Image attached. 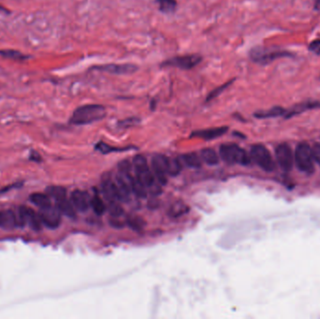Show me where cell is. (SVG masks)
Wrapping results in <instances>:
<instances>
[{
	"label": "cell",
	"instance_id": "cell-23",
	"mask_svg": "<svg viewBox=\"0 0 320 319\" xmlns=\"http://www.w3.org/2000/svg\"><path fill=\"white\" fill-rule=\"evenodd\" d=\"M181 160H182V163L185 164L188 168H198L202 167V159L194 153L183 155Z\"/></svg>",
	"mask_w": 320,
	"mask_h": 319
},
{
	"label": "cell",
	"instance_id": "cell-26",
	"mask_svg": "<svg viewBox=\"0 0 320 319\" xmlns=\"http://www.w3.org/2000/svg\"><path fill=\"white\" fill-rule=\"evenodd\" d=\"M30 201L36 206L43 208L51 205L50 197L47 194L35 193L30 196Z\"/></svg>",
	"mask_w": 320,
	"mask_h": 319
},
{
	"label": "cell",
	"instance_id": "cell-34",
	"mask_svg": "<svg viewBox=\"0 0 320 319\" xmlns=\"http://www.w3.org/2000/svg\"><path fill=\"white\" fill-rule=\"evenodd\" d=\"M311 150L314 161L320 166V143H315L312 146Z\"/></svg>",
	"mask_w": 320,
	"mask_h": 319
},
{
	"label": "cell",
	"instance_id": "cell-15",
	"mask_svg": "<svg viewBox=\"0 0 320 319\" xmlns=\"http://www.w3.org/2000/svg\"><path fill=\"white\" fill-rule=\"evenodd\" d=\"M227 129H228L227 126H220V127L202 129V130L194 131L193 134L191 135V137H198V138H201V139H203L205 141H211V140H214L216 138H219V137L226 134Z\"/></svg>",
	"mask_w": 320,
	"mask_h": 319
},
{
	"label": "cell",
	"instance_id": "cell-18",
	"mask_svg": "<svg viewBox=\"0 0 320 319\" xmlns=\"http://www.w3.org/2000/svg\"><path fill=\"white\" fill-rule=\"evenodd\" d=\"M286 109L280 106H274L269 109L259 110L254 113V116L258 119H268V118L279 117L286 114Z\"/></svg>",
	"mask_w": 320,
	"mask_h": 319
},
{
	"label": "cell",
	"instance_id": "cell-29",
	"mask_svg": "<svg viewBox=\"0 0 320 319\" xmlns=\"http://www.w3.org/2000/svg\"><path fill=\"white\" fill-rule=\"evenodd\" d=\"M126 224L133 230H142L145 226V221L140 216L130 215L126 218Z\"/></svg>",
	"mask_w": 320,
	"mask_h": 319
},
{
	"label": "cell",
	"instance_id": "cell-4",
	"mask_svg": "<svg viewBox=\"0 0 320 319\" xmlns=\"http://www.w3.org/2000/svg\"><path fill=\"white\" fill-rule=\"evenodd\" d=\"M294 162L298 168L306 174H312L315 170L314 159L312 156L310 145L307 143H299L296 147L294 154Z\"/></svg>",
	"mask_w": 320,
	"mask_h": 319
},
{
	"label": "cell",
	"instance_id": "cell-25",
	"mask_svg": "<svg viewBox=\"0 0 320 319\" xmlns=\"http://www.w3.org/2000/svg\"><path fill=\"white\" fill-rule=\"evenodd\" d=\"M46 194L53 200H55V202L63 200L66 198L67 196V191L64 187L62 186H57V185H53V186H49L46 189Z\"/></svg>",
	"mask_w": 320,
	"mask_h": 319
},
{
	"label": "cell",
	"instance_id": "cell-13",
	"mask_svg": "<svg viewBox=\"0 0 320 319\" xmlns=\"http://www.w3.org/2000/svg\"><path fill=\"white\" fill-rule=\"evenodd\" d=\"M320 108V102L317 101H307L301 102L293 106L290 109H286V114L284 115L286 119L294 117L295 115L301 114L304 111Z\"/></svg>",
	"mask_w": 320,
	"mask_h": 319
},
{
	"label": "cell",
	"instance_id": "cell-30",
	"mask_svg": "<svg viewBox=\"0 0 320 319\" xmlns=\"http://www.w3.org/2000/svg\"><path fill=\"white\" fill-rule=\"evenodd\" d=\"M182 164L176 159H168V175L175 177L181 172Z\"/></svg>",
	"mask_w": 320,
	"mask_h": 319
},
{
	"label": "cell",
	"instance_id": "cell-9",
	"mask_svg": "<svg viewBox=\"0 0 320 319\" xmlns=\"http://www.w3.org/2000/svg\"><path fill=\"white\" fill-rule=\"evenodd\" d=\"M275 158L278 165L284 171H290L294 164V155L287 143H280L275 148Z\"/></svg>",
	"mask_w": 320,
	"mask_h": 319
},
{
	"label": "cell",
	"instance_id": "cell-11",
	"mask_svg": "<svg viewBox=\"0 0 320 319\" xmlns=\"http://www.w3.org/2000/svg\"><path fill=\"white\" fill-rule=\"evenodd\" d=\"M152 168L159 184L166 185L168 176V158L163 155H156L152 159Z\"/></svg>",
	"mask_w": 320,
	"mask_h": 319
},
{
	"label": "cell",
	"instance_id": "cell-38",
	"mask_svg": "<svg viewBox=\"0 0 320 319\" xmlns=\"http://www.w3.org/2000/svg\"><path fill=\"white\" fill-rule=\"evenodd\" d=\"M0 10H5V9H4V8H2V7L0 6Z\"/></svg>",
	"mask_w": 320,
	"mask_h": 319
},
{
	"label": "cell",
	"instance_id": "cell-17",
	"mask_svg": "<svg viewBox=\"0 0 320 319\" xmlns=\"http://www.w3.org/2000/svg\"><path fill=\"white\" fill-rule=\"evenodd\" d=\"M102 193L109 202H120L119 191L116 184L109 179H106L101 184Z\"/></svg>",
	"mask_w": 320,
	"mask_h": 319
},
{
	"label": "cell",
	"instance_id": "cell-37",
	"mask_svg": "<svg viewBox=\"0 0 320 319\" xmlns=\"http://www.w3.org/2000/svg\"><path fill=\"white\" fill-rule=\"evenodd\" d=\"M314 8L317 10H320V0H314Z\"/></svg>",
	"mask_w": 320,
	"mask_h": 319
},
{
	"label": "cell",
	"instance_id": "cell-10",
	"mask_svg": "<svg viewBox=\"0 0 320 319\" xmlns=\"http://www.w3.org/2000/svg\"><path fill=\"white\" fill-rule=\"evenodd\" d=\"M39 216L42 224L49 228H56L61 223V213L57 207L49 206L40 208Z\"/></svg>",
	"mask_w": 320,
	"mask_h": 319
},
{
	"label": "cell",
	"instance_id": "cell-33",
	"mask_svg": "<svg viewBox=\"0 0 320 319\" xmlns=\"http://www.w3.org/2000/svg\"><path fill=\"white\" fill-rule=\"evenodd\" d=\"M140 118L138 117H130L126 118L125 120H122L118 123V126L121 127H130V126H134L138 125L140 123Z\"/></svg>",
	"mask_w": 320,
	"mask_h": 319
},
{
	"label": "cell",
	"instance_id": "cell-27",
	"mask_svg": "<svg viewBox=\"0 0 320 319\" xmlns=\"http://www.w3.org/2000/svg\"><path fill=\"white\" fill-rule=\"evenodd\" d=\"M146 186L143 185L141 181H139L137 178H133L132 184H131V192L134 193L138 198L143 199L147 195Z\"/></svg>",
	"mask_w": 320,
	"mask_h": 319
},
{
	"label": "cell",
	"instance_id": "cell-28",
	"mask_svg": "<svg viewBox=\"0 0 320 319\" xmlns=\"http://www.w3.org/2000/svg\"><path fill=\"white\" fill-rule=\"evenodd\" d=\"M90 207H92L93 211L98 215L103 214L106 211V206L104 202L98 195L94 196L92 199H90Z\"/></svg>",
	"mask_w": 320,
	"mask_h": 319
},
{
	"label": "cell",
	"instance_id": "cell-31",
	"mask_svg": "<svg viewBox=\"0 0 320 319\" xmlns=\"http://www.w3.org/2000/svg\"><path fill=\"white\" fill-rule=\"evenodd\" d=\"M0 55L5 58L11 60H25L28 58L27 55H25L23 53H20L15 50H0Z\"/></svg>",
	"mask_w": 320,
	"mask_h": 319
},
{
	"label": "cell",
	"instance_id": "cell-12",
	"mask_svg": "<svg viewBox=\"0 0 320 319\" xmlns=\"http://www.w3.org/2000/svg\"><path fill=\"white\" fill-rule=\"evenodd\" d=\"M21 227H24L25 224H28L29 227H32L35 230H39L42 227V221L34 210L26 207H21L19 209V213H17Z\"/></svg>",
	"mask_w": 320,
	"mask_h": 319
},
{
	"label": "cell",
	"instance_id": "cell-16",
	"mask_svg": "<svg viewBox=\"0 0 320 319\" xmlns=\"http://www.w3.org/2000/svg\"><path fill=\"white\" fill-rule=\"evenodd\" d=\"M0 227L4 229H13L20 227L18 215L13 211L4 210L0 212Z\"/></svg>",
	"mask_w": 320,
	"mask_h": 319
},
{
	"label": "cell",
	"instance_id": "cell-14",
	"mask_svg": "<svg viewBox=\"0 0 320 319\" xmlns=\"http://www.w3.org/2000/svg\"><path fill=\"white\" fill-rule=\"evenodd\" d=\"M70 202H72L76 210L82 213L86 212L90 207V198L87 193L82 190H74L71 194Z\"/></svg>",
	"mask_w": 320,
	"mask_h": 319
},
{
	"label": "cell",
	"instance_id": "cell-24",
	"mask_svg": "<svg viewBox=\"0 0 320 319\" xmlns=\"http://www.w3.org/2000/svg\"><path fill=\"white\" fill-rule=\"evenodd\" d=\"M235 81L236 79H231V80L227 81V83L221 84V85L218 86V87H216V88H214L213 90H212V91L208 94V96L206 97L205 102H206V103H208V102H210V101H213L214 99H216V98L219 97L222 93H224V91H226L228 87H230Z\"/></svg>",
	"mask_w": 320,
	"mask_h": 319
},
{
	"label": "cell",
	"instance_id": "cell-21",
	"mask_svg": "<svg viewBox=\"0 0 320 319\" xmlns=\"http://www.w3.org/2000/svg\"><path fill=\"white\" fill-rule=\"evenodd\" d=\"M159 9L164 14H171L176 11L177 0H155Z\"/></svg>",
	"mask_w": 320,
	"mask_h": 319
},
{
	"label": "cell",
	"instance_id": "cell-2",
	"mask_svg": "<svg viewBox=\"0 0 320 319\" xmlns=\"http://www.w3.org/2000/svg\"><path fill=\"white\" fill-rule=\"evenodd\" d=\"M291 56H293V54L290 52L266 47H256L249 53V57L253 62L260 65H268L277 59Z\"/></svg>",
	"mask_w": 320,
	"mask_h": 319
},
{
	"label": "cell",
	"instance_id": "cell-32",
	"mask_svg": "<svg viewBox=\"0 0 320 319\" xmlns=\"http://www.w3.org/2000/svg\"><path fill=\"white\" fill-rule=\"evenodd\" d=\"M108 211L109 214L113 217H120L124 213V209L121 207L118 202H109Z\"/></svg>",
	"mask_w": 320,
	"mask_h": 319
},
{
	"label": "cell",
	"instance_id": "cell-36",
	"mask_svg": "<svg viewBox=\"0 0 320 319\" xmlns=\"http://www.w3.org/2000/svg\"><path fill=\"white\" fill-rule=\"evenodd\" d=\"M118 167H119V172H122V173H130L131 164L127 160L121 161Z\"/></svg>",
	"mask_w": 320,
	"mask_h": 319
},
{
	"label": "cell",
	"instance_id": "cell-35",
	"mask_svg": "<svg viewBox=\"0 0 320 319\" xmlns=\"http://www.w3.org/2000/svg\"><path fill=\"white\" fill-rule=\"evenodd\" d=\"M308 49L310 52H312L313 53L317 54V55H320V39H317L315 41L309 44L308 46Z\"/></svg>",
	"mask_w": 320,
	"mask_h": 319
},
{
	"label": "cell",
	"instance_id": "cell-8",
	"mask_svg": "<svg viewBox=\"0 0 320 319\" xmlns=\"http://www.w3.org/2000/svg\"><path fill=\"white\" fill-rule=\"evenodd\" d=\"M91 69L101 71V72H106L113 75H130L135 73L139 69V67L135 64H129V63H125V64L111 63V64L95 66L91 67Z\"/></svg>",
	"mask_w": 320,
	"mask_h": 319
},
{
	"label": "cell",
	"instance_id": "cell-20",
	"mask_svg": "<svg viewBox=\"0 0 320 319\" xmlns=\"http://www.w3.org/2000/svg\"><path fill=\"white\" fill-rule=\"evenodd\" d=\"M188 212H189V207L184 202H177L170 205L168 209V215L173 218H177L182 215H185Z\"/></svg>",
	"mask_w": 320,
	"mask_h": 319
},
{
	"label": "cell",
	"instance_id": "cell-6",
	"mask_svg": "<svg viewBox=\"0 0 320 319\" xmlns=\"http://www.w3.org/2000/svg\"><path fill=\"white\" fill-rule=\"evenodd\" d=\"M251 160L265 171L270 172L275 168V163L269 150L262 144H255L250 151Z\"/></svg>",
	"mask_w": 320,
	"mask_h": 319
},
{
	"label": "cell",
	"instance_id": "cell-3",
	"mask_svg": "<svg viewBox=\"0 0 320 319\" xmlns=\"http://www.w3.org/2000/svg\"><path fill=\"white\" fill-rule=\"evenodd\" d=\"M219 153L221 159L228 164H240L246 166L251 162L250 155L234 143H225L221 145Z\"/></svg>",
	"mask_w": 320,
	"mask_h": 319
},
{
	"label": "cell",
	"instance_id": "cell-7",
	"mask_svg": "<svg viewBox=\"0 0 320 319\" xmlns=\"http://www.w3.org/2000/svg\"><path fill=\"white\" fill-rule=\"evenodd\" d=\"M133 167L136 173V178L139 181H141L147 188H149L156 183L155 175L152 173L144 157L141 155L136 156L133 160Z\"/></svg>",
	"mask_w": 320,
	"mask_h": 319
},
{
	"label": "cell",
	"instance_id": "cell-19",
	"mask_svg": "<svg viewBox=\"0 0 320 319\" xmlns=\"http://www.w3.org/2000/svg\"><path fill=\"white\" fill-rule=\"evenodd\" d=\"M56 207L58 208L61 213L67 215L69 218H74L76 216V209L72 202L67 200L66 198L56 202Z\"/></svg>",
	"mask_w": 320,
	"mask_h": 319
},
{
	"label": "cell",
	"instance_id": "cell-22",
	"mask_svg": "<svg viewBox=\"0 0 320 319\" xmlns=\"http://www.w3.org/2000/svg\"><path fill=\"white\" fill-rule=\"evenodd\" d=\"M201 159L209 166L218 165L219 157L214 150L207 148L201 151Z\"/></svg>",
	"mask_w": 320,
	"mask_h": 319
},
{
	"label": "cell",
	"instance_id": "cell-1",
	"mask_svg": "<svg viewBox=\"0 0 320 319\" xmlns=\"http://www.w3.org/2000/svg\"><path fill=\"white\" fill-rule=\"evenodd\" d=\"M107 115L104 106L100 104L84 105L73 111L70 118V123L73 125H89L95 122L101 121Z\"/></svg>",
	"mask_w": 320,
	"mask_h": 319
},
{
	"label": "cell",
	"instance_id": "cell-5",
	"mask_svg": "<svg viewBox=\"0 0 320 319\" xmlns=\"http://www.w3.org/2000/svg\"><path fill=\"white\" fill-rule=\"evenodd\" d=\"M202 57L199 53L177 55L171 58L164 60L160 65V67H177L183 70H190L202 62Z\"/></svg>",
	"mask_w": 320,
	"mask_h": 319
}]
</instances>
